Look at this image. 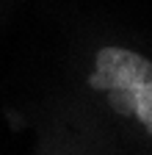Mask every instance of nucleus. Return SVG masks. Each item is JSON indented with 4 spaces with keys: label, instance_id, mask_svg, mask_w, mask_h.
Returning a JSON list of instances; mask_svg holds the SVG:
<instances>
[{
    "label": "nucleus",
    "instance_id": "1",
    "mask_svg": "<svg viewBox=\"0 0 152 155\" xmlns=\"http://www.w3.org/2000/svg\"><path fill=\"white\" fill-rule=\"evenodd\" d=\"M89 86L105 91L108 105L138 119L152 136V61L127 47H102L94 55V72Z\"/></svg>",
    "mask_w": 152,
    "mask_h": 155
}]
</instances>
